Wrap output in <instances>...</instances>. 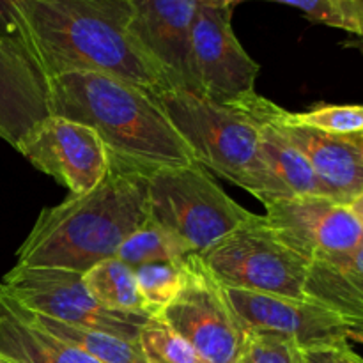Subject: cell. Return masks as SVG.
<instances>
[{
    "label": "cell",
    "mask_w": 363,
    "mask_h": 363,
    "mask_svg": "<svg viewBox=\"0 0 363 363\" xmlns=\"http://www.w3.org/2000/svg\"><path fill=\"white\" fill-rule=\"evenodd\" d=\"M264 209L269 229L308 262L346 254L363 243V223L350 206L328 197L275 199Z\"/></svg>",
    "instance_id": "10"
},
{
    "label": "cell",
    "mask_w": 363,
    "mask_h": 363,
    "mask_svg": "<svg viewBox=\"0 0 363 363\" xmlns=\"http://www.w3.org/2000/svg\"><path fill=\"white\" fill-rule=\"evenodd\" d=\"M241 2H250V0H241ZM264 2H277L296 7L308 20L333 28H340V30H346L353 35H358L362 30L363 9L353 6V4L342 2V0H264Z\"/></svg>",
    "instance_id": "25"
},
{
    "label": "cell",
    "mask_w": 363,
    "mask_h": 363,
    "mask_svg": "<svg viewBox=\"0 0 363 363\" xmlns=\"http://www.w3.org/2000/svg\"><path fill=\"white\" fill-rule=\"evenodd\" d=\"M233 9L199 6L191 27L190 64L195 92L220 105H234L252 92L259 64L233 30Z\"/></svg>",
    "instance_id": "9"
},
{
    "label": "cell",
    "mask_w": 363,
    "mask_h": 363,
    "mask_svg": "<svg viewBox=\"0 0 363 363\" xmlns=\"http://www.w3.org/2000/svg\"><path fill=\"white\" fill-rule=\"evenodd\" d=\"M190 255H194L190 248L176 234L147 218L124 240L116 257L135 269L151 262L184 261Z\"/></svg>",
    "instance_id": "21"
},
{
    "label": "cell",
    "mask_w": 363,
    "mask_h": 363,
    "mask_svg": "<svg viewBox=\"0 0 363 363\" xmlns=\"http://www.w3.org/2000/svg\"><path fill=\"white\" fill-rule=\"evenodd\" d=\"M245 332H266L289 339L300 350L347 339V323L311 300L223 287Z\"/></svg>",
    "instance_id": "13"
},
{
    "label": "cell",
    "mask_w": 363,
    "mask_h": 363,
    "mask_svg": "<svg viewBox=\"0 0 363 363\" xmlns=\"http://www.w3.org/2000/svg\"><path fill=\"white\" fill-rule=\"evenodd\" d=\"M149 218L201 255L254 218L199 163L160 167L149 177Z\"/></svg>",
    "instance_id": "5"
},
{
    "label": "cell",
    "mask_w": 363,
    "mask_h": 363,
    "mask_svg": "<svg viewBox=\"0 0 363 363\" xmlns=\"http://www.w3.org/2000/svg\"><path fill=\"white\" fill-rule=\"evenodd\" d=\"M131 34L165 73L167 85L195 92L191 74V27L197 0H130Z\"/></svg>",
    "instance_id": "14"
},
{
    "label": "cell",
    "mask_w": 363,
    "mask_h": 363,
    "mask_svg": "<svg viewBox=\"0 0 363 363\" xmlns=\"http://www.w3.org/2000/svg\"><path fill=\"white\" fill-rule=\"evenodd\" d=\"M284 116L291 123L326 133L351 135L363 131V105H323L307 112L284 110Z\"/></svg>",
    "instance_id": "24"
},
{
    "label": "cell",
    "mask_w": 363,
    "mask_h": 363,
    "mask_svg": "<svg viewBox=\"0 0 363 363\" xmlns=\"http://www.w3.org/2000/svg\"><path fill=\"white\" fill-rule=\"evenodd\" d=\"M138 291L144 300L145 314L149 318H158L163 308L169 307L177 294L183 291L190 275V262H151L140 268H135Z\"/></svg>",
    "instance_id": "22"
},
{
    "label": "cell",
    "mask_w": 363,
    "mask_h": 363,
    "mask_svg": "<svg viewBox=\"0 0 363 363\" xmlns=\"http://www.w3.org/2000/svg\"><path fill=\"white\" fill-rule=\"evenodd\" d=\"M347 339L363 344V328H360V326H354V325L347 326Z\"/></svg>",
    "instance_id": "30"
},
{
    "label": "cell",
    "mask_w": 363,
    "mask_h": 363,
    "mask_svg": "<svg viewBox=\"0 0 363 363\" xmlns=\"http://www.w3.org/2000/svg\"><path fill=\"white\" fill-rule=\"evenodd\" d=\"M137 342L147 363H204L183 337L156 318L145 321Z\"/></svg>",
    "instance_id": "23"
},
{
    "label": "cell",
    "mask_w": 363,
    "mask_h": 363,
    "mask_svg": "<svg viewBox=\"0 0 363 363\" xmlns=\"http://www.w3.org/2000/svg\"><path fill=\"white\" fill-rule=\"evenodd\" d=\"M23 311L35 325L45 328L52 335L80 347L82 351H85L89 357H92L99 363H147L138 342H133V340H124L121 337L110 335V333L98 332V330L66 325V323L55 321V319H50L46 315L27 311V308H23Z\"/></svg>",
    "instance_id": "20"
},
{
    "label": "cell",
    "mask_w": 363,
    "mask_h": 363,
    "mask_svg": "<svg viewBox=\"0 0 363 363\" xmlns=\"http://www.w3.org/2000/svg\"><path fill=\"white\" fill-rule=\"evenodd\" d=\"M155 170L108 152L106 174L92 190L39 213L18 248V266L85 273L116 257L124 240L149 218V177Z\"/></svg>",
    "instance_id": "2"
},
{
    "label": "cell",
    "mask_w": 363,
    "mask_h": 363,
    "mask_svg": "<svg viewBox=\"0 0 363 363\" xmlns=\"http://www.w3.org/2000/svg\"><path fill=\"white\" fill-rule=\"evenodd\" d=\"M234 105L243 108L248 116L257 121L261 130V158L287 197H307V195L325 197L314 169L303 152L291 144L289 138L268 119L240 103Z\"/></svg>",
    "instance_id": "18"
},
{
    "label": "cell",
    "mask_w": 363,
    "mask_h": 363,
    "mask_svg": "<svg viewBox=\"0 0 363 363\" xmlns=\"http://www.w3.org/2000/svg\"><path fill=\"white\" fill-rule=\"evenodd\" d=\"M18 4H20V0H0V39L13 46L32 64L27 48H25L23 32H21L20 18H18Z\"/></svg>",
    "instance_id": "28"
},
{
    "label": "cell",
    "mask_w": 363,
    "mask_h": 363,
    "mask_svg": "<svg viewBox=\"0 0 363 363\" xmlns=\"http://www.w3.org/2000/svg\"><path fill=\"white\" fill-rule=\"evenodd\" d=\"M342 2L353 4V6H357V7H360V9H363V0H342Z\"/></svg>",
    "instance_id": "32"
},
{
    "label": "cell",
    "mask_w": 363,
    "mask_h": 363,
    "mask_svg": "<svg viewBox=\"0 0 363 363\" xmlns=\"http://www.w3.org/2000/svg\"><path fill=\"white\" fill-rule=\"evenodd\" d=\"M190 275L176 300L156 319L183 337L204 363H236L247 332L234 314L223 287L202 266L188 257Z\"/></svg>",
    "instance_id": "8"
},
{
    "label": "cell",
    "mask_w": 363,
    "mask_h": 363,
    "mask_svg": "<svg viewBox=\"0 0 363 363\" xmlns=\"http://www.w3.org/2000/svg\"><path fill=\"white\" fill-rule=\"evenodd\" d=\"M197 257L222 287L307 300L308 261L277 238L264 215H255Z\"/></svg>",
    "instance_id": "6"
},
{
    "label": "cell",
    "mask_w": 363,
    "mask_h": 363,
    "mask_svg": "<svg viewBox=\"0 0 363 363\" xmlns=\"http://www.w3.org/2000/svg\"><path fill=\"white\" fill-rule=\"evenodd\" d=\"M354 326H360V328H363V323H360V325H354Z\"/></svg>",
    "instance_id": "35"
},
{
    "label": "cell",
    "mask_w": 363,
    "mask_h": 363,
    "mask_svg": "<svg viewBox=\"0 0 363 363\" xmlns=\"http://www.w3.org/2000/svg\"><path fill=\"white\" fill-rule=\"evenodd\" d=\"M16 151L71 195L92 190L108 169V149L91 126L52 113L23 138Z\"/></svg>",
    "instance_id": "12"
},
{
    "label": "cell",
    "mask_w": 363,
    "mask_h": 363,
    "mask_svg": "<svg viewBox=\"0 0 363 363\" xmlns=\"http://www.w3.org/2000/svg\"><path fill=\"white\" fill-rule=\"evenodd\" d=\"M275 124L311 162L325 197L350 206L363 195V135H335L291 123L284 108L252 92L238 101Z\"/></svg>",
    "instance_id": "11"
},
{
    "label": "cell",
    "mask_w": 363,
    "mask_h": 363,
    "mask_svg": "<svg viewBox=\"0 0 363 363\" xmlns=\"http://www.w3.org/2000/svg\"><path fill=\"white\" fill-rule=\"evenodd\" d=\"M84 282L96 301L108 311L149 318L138 291L135 269L121 259L110 257L94 264L84 273Z\"/></svg>",
    "instance_id": "19"
},
{
    "label": "cell",
    "mask_w": 363,
    "mask_h": 363,
    "mask_svg": "<svg viewBox=\"0 0 363 363\" xmlns=\"http://www.w3.org/2000/svg\"><path fill=\"white\" fill-rule=\"evenodd\" d=\"M362 135H363V131H362Z\"/></svg>",
    "instance_id": "36"
},
{
    "label": "cell",
    "mask_w": 363,
    "mask_h": 363,
    "mask_svg": "<svg viewBox=\"0 0 363 363\" xmlns=\"http://www.w3.org/2000/svg\"><path fill=\"white\" fill-rule=\"evenodd\" d=\"M46 91L52 116L91 126L108 152L151 169L197 163L151 92L138 85L74 71L48 78Z\"/></svg>",
    "instance_id": "3"
},
{
    "label": "cell",
    "mask_w": 363,
    "mask_h": 363,
    "mask_svg": "<svg viewBox=\"0 0 363 363\" xmlns=\"http://www.w3.org/2000/svg\"><path fill=\"white\" fill-rule=\"evenodd\" d=\"M300 353L301 363H363V358L350 346V339L305 347Z\"/></svg>",
    "instance_id": "27"
},
{
    "label": "cell",
    "mask_w": 363,
    "mask_h": 363,
    "mask_svg": "<svg viewBox=\"0 0 363 363\" xmlns=\"http://www.w3.org/2000/svg\"><path fill=\"white\" fill-rule=\"evenodd\" d=\"M0 291L27 311L80 328L98 330L137 342L149 318L117 314L96 301L84 282V273L66 268L14 266Z\"/></svg>",
    "instance_id": "7"
},
{
    "label": "cell",
    "mask_w": 363,
    "mask_h": 363,
    "mask_svg": "<svg viewBox=\"0 0 363 363\" xmlns=\"http://www.w3.org/2000/svg\"><path fill=\"white\" fill-rule=\"evenodd\" d=\"M303 294L347 325L363 323V243L346 254L308 262Z\"/></svg>",
    "instance_id": "16"
},
{
    "label": "cell",
    "mask_w": 363,
    "mask_h": 363,
    "mask_svg": "<svg viewBox=\"0 0 363 363\" xmlns=\"http://www.w3.org/2000/svg\"><path fill=\"white\" fill-rule=\"evenodd\" d=\"M149 92L199 165L209 167L233 184L250 191L262 204L287 199L261 158L257 121L243 108L220 105L176 85H162Z\"/></svg>",
    "instance_id": "4"
},
{
    "label": "cell",
    "mask_w": 363,
    "mask_h": 363,
    "mask_svg": "<svg viewBox=\"0 0 363 363\" xmlns=\"http://www.w3.org/2000/svg\"><path fill=\"white\" fill-rule=\"evenodd\" d=\"M236 363H301V353L293 340L275 333L247 332Z\"/></svg>",
    "instance_id": "26"
},
{
    "label": "cell",
    "mask_w": 363,
    "mask_h": 363,
    "mask_svg": "<svg viewBox=\"0 0 363 363\" xmlns=\"http://www.w3.org/2000/svg\"><path fill=\"white\" fill-rule=\"evenodd\" d=\"M0 363H13L11 360H7L6 357H4V354H0Z\"/></svg>",
    "instance_id": "34"
},
{
    "label": "cell",
    "mask_w": 363,
    "mask_h": 363,
    "mask_svg": "<svg viewBox=\"0 0 363 363\" xmlns=\"http://www.w3.org/2000/svg\"><path fill=\"white\" fill-rule=\"evenodd\" d=\"M0 354L13 363H99L85 351L35 325L0 291Z\"/></svg>",
    "instance_id": "17"
},
{
    "label": "cell",
    "mask_w": 363,
    "mask_h": 363,
    "mask_svg": "<svg viewBox=\"0 0 363 363\" xmlns=\"http://www.w3.org/2000/svg\"><path fill=\"white\" fill-rule=\"evenodd\" d=\"M21 32L43 80L91 71L145 91L167 85L165 73L131 34L130 0H20Z\"/></svg>",
    "instance_id": "1"
},
{
    "label": "cell",
    "mask_w": 363,
    "mask_h": 363,
    "mask_svg": "<svg viewBox=\"0 0 363 363\" xmlns=\"http://www.w3.org/2000/svg\"><path fill=\"white\" fill-rule=\"evenodd\" d=\"M201 6H208V7H216V9H233V6L240 4L241 0H197Z\"/></svg>",
    "instance_id": "29"
},
{
    "label": "cell",
    "mask_w": 363,
    "mask_h": 363,
    "mask_svg": "<svg viewBox=\"0 0 363 363\" xmlns=\"http://www.w3.org/2000/svg\"><path fill=\"white\" fill-rule=\"evenodd\" d=\"M357 38H358V46H360V48H362V52H363V25H362V30H360V34H358Z\"/></svg>",
    "instance_id": "33"
},
{
    "label": "cell",
    "mask_w": 363,
    "mask_h": 363,
    "mask_svg": "<svg viewBox=\"0 0 363 363\" xmlns=\"http://www.w3.org/2000/svg\"><path fill=\"white\" fill-rule=\"evenodd\" d=\"M350 209L354 213V216H357V218L363 223V195H360V197H358L357 201L351 202Z\"/></svg>",
    "instance_id": "31"
},
{
    "label": "cell",
    "mask_w": 363,
    "mask_h": 363,
    "mask_svg": "<svg viewBox=\"0 0 363 363\" xmlns=\"http://www.w3.org/2000/svg\"><path fill=\"white\" fill-rule=\"evenodd\" d=\"M48 116L46 82L20 52L0 39V138L18 149Z\"/></svg>",
    "instance_id": "15"
}]
</instances>
